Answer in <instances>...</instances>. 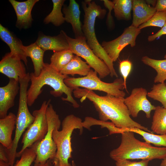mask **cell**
I'll list each match as a JSON object with an SVG mask.
<instances>
[{
    "label": "cell",
    "instance_id": "1",
    "mask_svg": "<svg viewBox=\"0 0 166 166\" xmlns=\"http://www.w3.org/2000/svg\"><path fill=\"white\" fill-rule=\"evenodd\" d=\"M73 93L75 97L81 98V102L87 98L92 102L98 112L100 120L104 121L110 120L120 128H136L152 133L147 128L131 118L128 110L124 103V97L107 94L104 96H100L93 91L79 88L75 89Z\"/></svg>",
    "mask_w": 166,
    "mask_h": 166
},
{
    "label": "cell",
    "instance_id": "2",
    "mask_svg": "<svg viewBox=\"0 0 166 166\" xmlns=\"http://www.w3.org/2000/svg\"><path fill=\"white\" fill-rule=\"evenodd\" d=\"M69 76L61 73L53 69L48 63H45L40 75L36 76L34 73H30L31 85L27 91V101L29 106H32L42 91L45 85L50 86L53 89L50 93L55 97H59L64 93L67 96L62 97L63 101H69L74 108L79 105L72 96L73 90L66 85L64 79Z\"/></svg>",
    "mask_w": 166,
    "mask_h": 166
},
{
    "label": "cell",
    "instance_id": "3",
    "mask_svg": "<svg viewBox=\"0 0 166 166\" xmlns=\"http://www.w3.org/2000/svg\"><path fill=\"white\" fill-rule=\"evenodd\" d=\"M119 146L110 152L111 158L116 161L125 160L141 159L149 161L163 159L166 157V147H154L136 139L134 132L125 131L121 134Z\"/></svg>",
    "mask_w": 166,
    "mask_h": 166
},
{
    "label": "cell",
    "instance_id": "4",
    "mask_svg": "<svg viewBox=\"0 0 166 166\" xmlns=\"http://www.w3.org/2000/svg\"><path fill=\"white\" fill-rule=\"evenodd\" d=\"M81 5L84 12L82 30L87 44L95 54L108 66L110 71V76L118 77L113 61L98 42L95 33L94 26L96 18H104L106 10L91 0L82 1Z\"/></svg>",
    "mask_w": 166,
    "mask_h": 166
},
{
    "label": "cell",
    "instance_id": "5",
    "mask_svg": "<svg viewBox=\"0 0 166 166\" xmlns=\"http://www.w3.org/2000/svg\"><path fill=\"white\" fill-rule=\"evenodd\" d=\"M81 119L73 114L66 116L61 123L62 128L54 129L52 133L53 139L57 147L55 157L52 161L53 166H71L69 160L72 157V149L71 136L74 130L78 129L80 134L83 130Z\"/></svg>",
    "mask_w": 166,
    "mask_h": 166
},
{
    "label": "cell",
    "instance_id": "6",
    "mask_svg": "<svg viewBox=\"0 0 166 166\" xmlns=\"http://www.w3.org/2000/svg\"><path fill=\"white\" fill-rule=\"evenodd\" d=\"M97 74L96 71L91 69L86 76L77 78L69 76L64 81L67 86L73 90L81 87L91 91H103L116 97H125L126 94L123 90L124 87L123 78H117L113 82L106 83L102 81Z\"/></svg>",
    "mask_w": 166,
    "mask_h": 166
},
{
    "label": "cell",
    "instance_id": "7",
    "mask_svg": "<svg viewBox=\"0 0 166 166\" xmlns=\"http://www.w3.org/2000/svg\"><path fill=\"white\" fill-rule=\"evenodd\" d=\"M51 101H44L40 108L34 110L32 115L35 117L33 122L28 127L23 135L21 150L17 152L16 158L21 157L24 151L35 143L41 142L45 137L48 129L46 110Z\"/></svg>",
    "mask_w": 166,
    "mask_h": 166
},
{
    "label": "cell",
    "instance_id": "8",
    "mask_svg": "<svg viewBox=\"0 0 166 166\" xmlns=\"http://www.w3.org/2000/svg\"><path fill=\"white\" fill-rule=\"evenodd\" d=\"M48 123L47 132L43 140L39 142L36 149V156L34 163H44L49 160L54 159L57 151V147L53 139L52 133L55 128L59 129L61 123L59 115L50 103L46 110Z\"/></svg>",
    "mask_w": 166,
    "mask_h": 166
},
{
    "label": "cell",
    "instance_id": "9",
    "mask_svg": "<svg viewBox=\"0 0 166 166\" xmlns=\"http://www.w3.org/2000/svg\"><path fill=\"white\" fill-rule=\"evenodd\" d=\"M66 38L69 49L76 55L84 59L87 63L103 78L110 74V70L105 63L97 57L87 44L84 37L72 38L67 34Z\"/></svg>",
    "mask_w": 166,
    "mask_h": 166
},
{
    "label": "cell",
    "instance_id": "10",
    "mask_svg": "<svg viewBox=\"0 0 166 166\" xmlns=\"http://www.w3.org/2000/svg\"><path fill=\"white\" fill-rule=\"evenodd\" d=\"M140 30L138 27L130 26L124 30L122 34L116 38L109 41H103L101 44L113 62L118 58L122 50L127 45L131 47L136 45V40Z\"/></svg>",
    "mask_w": 166,
    "mask_h": 166
},
{
    "label": "cell",
    "instance_id": "11",
    "mask_svg": "<svg viewBox=\"0 0 166 166\" xmlns=\"http://www.w3.org/2000/svg\"><path fill=\"white\" fill-rule=\"evenodd\" d=\"M148 92L146 89L142 87L133 89L130 95L124 98V103L126 105L130 115L136 117L140 111H143L146 117H151V112L155 110L156 107L152 105L147 98Z\"/></svg>",
    "mask_w": 166,
    "mask_h": 166
},
{
    "label": "cell",
    "instance_id": "12",
    "mask_svg": "<svg viewBox=\"0 0 166 166\" xmlns=\"http://www.w3.org/2000/svg\"><path fill=\"white\" fill-rule=\"evenodd\" d=\"M0 72L19 81L26 75V70L22 60L10 52L6 53L0 61Z\"/></svg>",
    "mask_w": 166,
    "mask_h": 166
},
{
    "label": "cell",
    "instance_id": "13",
    "mask_svg": "<svg viewBox=\"0 0 166 166\" xmlns=\"http://www.w3.org/2000/svg\"><path fill=\"white\" fill-rule=\"evenodd\" d=\"M15 11L17 18L16 26L19 29H27L30 27L33 20L31 11L39 0H27L18 2L9 0Z\"/></svg>",
    "mask_w": 166,
    "mask_h": 166
},
{
    "label": "cell",
    "instance_id": "14",
    "mask_svg": "<svg viewBox=\"0 0 166 166\" xmlns=\"http://www.w3.org/2000/svg\"><path fill=\"white\" fill-rule=\"evenodd\" d=\"M20 89L19 81L11 78L7 84L0 87V119L6 116L8 111L14 106L15 99Z\"/></svg>",
    "mask_w": 166,
    "mask_h": 166
},
{
    "label": "cell",
    "instance_id": "15",
    "mask_svg": "<svg viewBox=\"0 0 166 166\" xmlns=\"http://www.w3.org/2000/svg\"><path fill=\"white\" fill-rule=\"evenodd\" d=\"M66 34L61 30L58 35L51 36L39 33L35 43L45 51L47 50L53 51L54 52L69 49L66 38Z\"/></svg>",
    "mask_w": 166,
    "mask_h": 166
},
{
    "label": "cell",
    "instance_id": "16",
    "mask_svg": "<svg viewBox=\"0 0 166 166\" xmlns=\"http://www.w3.org/2000/svg\"><path fill=\"white\" fill-rule=\"evenodd\" d=\"M0 38L9 47L10 52L18 57L27 65V60L24 46L21 41L7 28L0 24Z\"/></svg>",
    "mask_w": 166,
    "mask_h": 166
},
{
    "label": "cell",
    "instance_id": "17",
    "mask_svg": "<svg viewBox=\"0 0 166 166\" xmlns=\"http://www.w3.org/2000/svg\"><path fill=\"white\" fill-rule=\"evenodd\" d=\"M62 11L65 21L72 26L75 38L84 37L80 20L81 11L79 4L74 0H70L68 6L64 5Z\"/></svg>",
    "mask_w": 166,
    "mask_h": 166
},
{
    "label": "cell",
    "instance_id": "18",
    "mask_svg": "<svg viewBox=\"0 0 166 166\" xmlns=\"http://www.w3.org/2000/svg\"><path fill=\"white\" fill-rule=\"evenodd\" d=\"M133 18L131 26L138 27L149 20L156 12L154 7L143 0H132Z\"/></svg>",
    "mask_w": 166,
    "mask_h": 166
},
{
    "label": "cell",
    "instance_id": "19",
    "mask_svg": "<svg viewBox=\"0 0 166 166\" xmlns=\"http://www.w3.org/2000/svg\"><path fill=\"white\" fill-rule=\"evenodd\" d=\"M16 116L10 112L4 118L0 119V142L6 149H10L13 140L12 136L16 125Z\"/></svg>",
    "mask_w": 166,
    "mask_h": 166
},
{
    "label": "cell",
    "instance_id": "20",
    "mask_svg": "<svg viewBox=\"0 0 166 166\" xmlns=\"http://www.w3.org/2000/svg\"><path fill=\"white\" fill-rule=\"evenodd\" d=\"M90 67L79 56L74 55L71 61L60 72L63 74L73 76L75 74L86 76L91 70Z\"/></svg>",
    "mask_w": 166,
    "mask_h": 166
},
{
    "label": "cell",
    "instance_id": "21",
    "mask_svg": "<svg viewBox=\"0 0 166 166\" xmlns=\"http://www.w3.org/2000/svg\"><path fill=\"white\" fill-rule=\"evenodd\" d=\"M25 52L27 57H30L34 65L35 76L40 74L44 67L43 56L45 51L35 42L25 46Z\"/></svg>",
    "mask_w": 166,
    "mask_h": 166
},
{
    "label": "cell",
    "instance_id": "22",
    "mask_svg": "<svg viewBox=\"0 0 166 166\" xmlns=\"http://www.w3.org/2000/svg\"><path fill=\"white\" fill-rule=\"evenodd\" d=\"M141 61L144 64L150 66L156 71L157 75L154 79V83H164L166 80V59L156 60L145 56L142 58Z\"/></svg>",
    "mask_w": 166,
    "mask_h": 166
},
{
    "label": "cell",
    "instance_id": "23",
    "mask_svg": "<svg viewBox=\"0 0 166 166\" xmlns=\"http://www.w3.org/2000/svg\"><path fill=\"white\" fill-rule=\"evenodd\" d=\"M151 129L157 134H166V109L160 106L156 107L153 116Z\"/></svg>",
    "mask_w": 166,
    "mask_h": 166
},
{
    "label": "cell",
    "instance_id": "24",
    "mask_svg": "<svg viewBox=\"0 0 166 166\" xmlns=\"http://www.w3.org/2000/svg\"><path fill=\"white\" fill-rule=\"evenodd\" d=\"M74 55L69 49L54 52L50 57L49 64L53 69L60 72L71 61Z\"/></svg>",
    "mask_w": 166,
    "mask_h": 166
},
{
    "label": "cell",
    "instance_id": "25",
    "mask_svg": "<svg viewBox=\"0 0 166 166\" xmlns=\"http://www.w3.org/2000/svg\"><path fill=\"white\" fill-rule=\"evenodd\" d=\"M113 2L114 15L117 20L128 21L131 19L132 0H114Z\"/></svg>",
    "mask_w": 166,
    "mask_h": 166
},
{
    "label": "cell",
    "instance_id": "26",
    "mask_svg": "<svg viewBox=\"0 0 166 166\" xmlns=\"http://www.w3.org/2000/svg\"><path fill=\"white\" fill-rule=\"evenodd\" d=\"M65 0H52L53 8L51 12L45 18L44 23L48 24L51 22L54 26H58L65 21L61 11Z\"/></svg>",
    "mask_w": 166,
    "mask_h": 166
},
{
    "label": "cell",
    "instance_id": "27",
    "mask_svg": "<svg viewBox=\"0 0 166 166\" xmlns=\"http://www.w3.org/2000/svg\"><path fill=\"white\" fill-rule=\"evenodd\" d=\"M121 129L123 132L130 131L139 134L142 136L146 143L152 144L156 146H163L166 147V134H154L136 128Z\"/></svg>",
    "mask_w": 166,
    "mask_h": 166
},
{
    "label": "cell",
    "instance_id": "28",
    "mask_svg": "<svg viewBox=\"0 0 166 166\" xmlns=\"http://www.w3.org/2000/svg\"><path fill=\"white\" fill-rule=\"evenodd\" d=\"M147 96L154 100L160 102L166 109V84L159 83L153 85Z\"/></svg>",
    "mask_w": 166,
    "mask_h": 166
},
{
    "label": "cell",
    "instance_id": "29",
    "mask_svg": "<svg viewBox=\"0 0 166 166\" xmlns=\"http://www.w3.org/2000/svg\"><path fill=\"white\" fill-rule=\"evenodd\" d=\"M39 142L26 148L22 154L20 159L17 161L14 166H30L35 159L36 148Z\"/></svg>",
    "mask_w": 166,
    "mask_h": 166
},
{
    "label": "cell",
    "instance_id": "30",
    "mask_svg": "<svg viewBox=\"0 0 166 166\" xmlns=\"http://www.w3.org/2000/svg\"><path fill=\"white\" fill-rule=\"evenodd\" d=\"M166 21V11H156L148 21L140 25L138 28L141 29L148 26H156L162 28Z\"/></svg>",
    "mask_w": 166,
    "mask_h": 166
},
{
    "label": "cell",
    "instance_id": "31",
    "mask_svg": "<svg viewBox=\"0 0 166 166\" xmlns=\"http://www.w3.org/2000/svg\"><path fill=\"white\" fill-rule=\"evenodd\" d=\"M90 123L92 126L99 125H101L102 128H106L109 131L110 135L117 133L121 134L123 132L121 128L116 127L111 122L103 121L92 117L91 119Z\"/></svg>",
    "mask_w": 166,
    "mask_h": 166
},
{
    "label": "cell",
    "instance_id": "32",
    "mask_svg": "<svg viewBox=\"0 0 166 166\" xmlns=\"http://www.w3.org/2000/svg\"><path fill=\"white\" fill-rule=\"evenodd\" d=\"M132 68V62L128 60H123L120 63L119 69L124 80V89L127 90L126 79L131 71Z\"/></svg>",
    "mask_w": 166,
    "mask_h": 166
},
{
    "label": "cell",
    "instance_id": "33",
    "mask_svg": "<svg viewBox=\"0 0 166 166\" xmlns=\"http://www.w3.org/2000/svg\"><path fill=\"white\" fill-rule=\"evenodd\" d=\"M102 1L104 2L105 6L109 10L106 21L107 25L109 28H113L114 26V22L113 18L111 15V12L113 8V1L108 0H103Z\"/></svg>",
    "mask_w": 166,
    "mask_h": 166
},
{
    "label": "cell",
    "instance_id": "34",
    "mask_svg": "<svg viewBox=\"0 0 166 166\" xmlns=\"http://www.w3.org/2000/svg\"><path fill=\"white\" fill-rule=\"evenodd\" d=\"M149 160H142L137 161H131L125 160L116 161L115 166H148Z\"/></svg>",
    "mask_w": 166,
    "mask_h": 166
},
{
    "label": "cell",
    "instance_id": "35",
    "mask_svg": "<svg viewBox=\"0 0 166 166\" xmlns=\"http://www.w3.org/2000/svg\"><path fill=\"white\" fill-rule=\"evenodd\" d=\"M166 34V21L164 26L158 31L155 34L149 36L148 38L149 42H152L159 38L162 36Z\"/></svg>",
    "mask_w": 166,
    "mask_h": 166
},
{
    "label": "cell",
    "instance_id": "36",
    "mask_svg": "<svg viewBox=\"0 0 166 166\" xmlns=\"http://www.w3.org/2000/svg\"><path fill=\"white\" fill-rule=\"evenodd\" d=\"M155 8L156 11H166V0H157Z\"/></svg>",
    "mask_w": 166,
    "mask_h": 166
},
{
    "label": "cell",
    "instance_id": "37",
    "mask_svg": "<svg viewBox=\"0 0 166 166\" xmlns=\"http://www.w3.org/2000/svg\"><path fill=\"white\" fill-rule=\"evenodd\" d=\"M0 161L8 163V160L6 151V148L1 144H0Z\"/></svg>",
    "mask_w": 166,
    "mask_h": 166
},
{
    "label": "cell",
    "instance_id": "38",
    "mask_svg": "<svg viewBox=\"0 0 166 166\" xmlns=\"http://www.w3.org/2000/svg\"><path fill=\"white\" fill-rule=\"evenodd\" d=\"M52 161L49 160L44 163H34V166H53Z\"/></svg>",
    "mask_w": 166,
    "mask_h": 166
},
{
    "label": "cell",
    "instance_id": "39",
    "mask_svg": "<svg viewBox=\"0 0 166 166\" xmlns=\"http://www.w3.org/2000/svg\"><path fill=\"white\" fill-rule=\"evenodd\" d=\"M145 1L146 2V3L148 4V5H152L153 7H155L157 0H145Z\"/></svg>",
    "mask_w": 166,
    "mask_h": 166
},
{
    "label": "cell",
    "instance_id": "40",
    "mask_svg": "<svg viewBox=\"0 0 166 166\" xmlns=\"http://www.w3.org/2000/svg\"><path fill=\"white\" fill-rule=\"evenodd\" d=\"M0 166H10L8 163L0 161Z\"/></svg>",
    "mask_w": 166,
    "mask_h": 166
},
{
    "label": "cell",
    "instance_id": "41",
    "mask_svg": "<svg viewBox=\"0 0 166 166\" xmlns=\"http://www.w3.org/2000/svg\"><path fill=\"white\" fill-rule=\"evenodd\" d=\"M160 166H166V157L162 159L160 164Z\"/></svg>",
    "mask_w": 166,
    "mask_h": 166
},
{
    "label": "cell",
    "instance_id": "42",
    "mask_svg": "<svg viewBox=\"0 0 166 166\" xmlns=\"http://www.w3.org/2000/svg\"><path fill=\"white\" fill-rule=\"evenodd\" d=\"M71 164L72 166H77L73 160L72 161Z\"/></svg>",
    "mask_w": 166,
    "mask_h": 166
},
{
    "label": "cell",
    "instance_id": "43",
    "mask_svg": "<svg viewBox=\"0 0 166 166\" xmlns=\"http://www.w3.org/2000/svg\"><path fill=\"white\" fill-rule=\"evenodd\" d=\"M164 58L165 59H166V54L165 55H164Z\"/></svg>",
    "mask_w": 166,
    "mask_h": 166
},
{
    "label": "cell",
    "instance_id": "44",
    "mask_svg": "<svg viewBox=\"0 0 166 166\" xmlns=\"http://www.w3.org/2000/svg\"><path fill=\"white\" fill-rule=\"evenodd\" d=\"M71 166H72V165H71Z\"/></svg>",
    "mask_w": 166,
    "mask_h": 166
}]
</instances>
